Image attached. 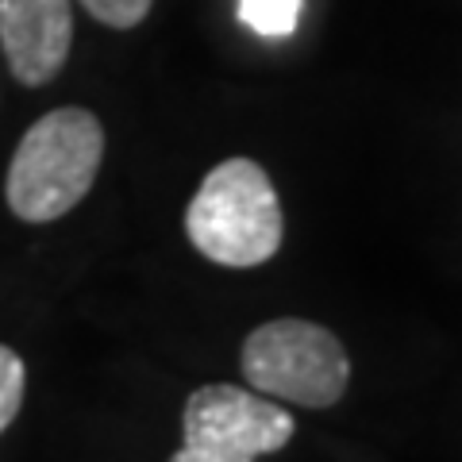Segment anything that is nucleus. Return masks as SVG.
Segmentation results:
<instances>
[{
  "mask_svg": "<svg viewBox=\"0 0 462 462\" xmlns=\"http://www.w3.org/2000/svg\"><path fill=\"white\" fill-rule=\"evenodd\" d=\"M185 236L216 266L251 270L270 263L285 236L270 173L251 158L220 162L185 208Z\"/></svg>",
  "mask_w": 462,
  "mask_h": 462,
  "instance_id": "f03ea898",
  "label": "nucleus"
},
{
  "mask_svg": "<svg viewBox=\"0 0 462 462\" xmlns=\"http://www.w3.org/2000/svg\"><path fill=\"white\" fill-rule=\"evenodd\" d=\"M300 5H305V0H239V20L247 23L254 35L285 39L297 32Z\"/></svg>",
  "mask_w": 462,
  "mask_h": 462,
  "instance_id": "423d86ee",
  "label": "nucleus"
},
{
  "mask_svg": "<svg viewBox=\"0 0 462 462\" xmlns=\"http://www.w3.org/2000/svg\"><path fill=\"white\" fill-rule=\"evenodd\" d=\"M239 366L254 393L300 409H331L351 382V358L336 331L297 316L254 328L243 339Z\"/></svg>",
  "mask_w": 462,
  "mask_h": 462,
  "instance_id": "7ed1b4c3",
  "label": "nucleus"
},
{
  "mask_svg": "<svg viewBox=\"0 0 462 462\" xmlns=\"http://www.w3.org/2000/svg\"><path fill=\"white\" fill-rule=\"evenodd\" d=\"M23 385H27L23 358L12 346L0 343V431H8V424L16 420L23 404Z\"/></svg>",
  "mask_w": 462,
  "mask_h": 462,
  "instance_id": "0eeeda50",
  "label": "nucleus"
},
{
  "mask_svg": "<svg viewBox=\"0 0 462 462\" xmlns=\"http://www.w3.org/2000/svg\"><path fill=\"white\" fill-rule=\"evenodd\" d=\"M154 0H81V8L89 12L97 23L112 27V32H132L147 20Z\"/></svg>",
  "mask_w": 462,
  "mask_h": 462,
  "instance_id": "6e6552de",
  "label": "nucleus"
},
{
  "mask_svg": "<svg viewBox=\"0 0 462 462\" xmlns=\"http://www.w3.org/2000/svg\"><path fill=\"white\" fill-rule=\"evenodd\" d=\"M74 47L69 0H0V51L27 89L51 85Z\"/></svg>",
  "mask_w": 462,
  "mask_h": 462,
  "instance_id": "39448f33",
  "label": "nucleus"
},
{
  "mask_svg": "<svg viewBox=\"0 0 462 462\" xmlns=\"http://www.w3.org/2000/svg\"><path fill=\"white\" fill-rule=\"evenodd\" d=\"M105 162V127L89 108H54L27 127L5 173V200L23 224L74 212Z\"/></svg>",
  "mask_w": 462,
  "mask_h": 462,
  "instance_id": "f257e3e1",
  "label": "nucleus"
},
{
  "mask_svg": "<svg viewBox=\"0 0 462 462\" xmlns=\"http://www.w3.org/2000/svg\"><path fill=\"white\" fill-rule=\"evenodd\" d=\"M185 443L170 462H254L293 439V412L243 385H200L181 412Z\"/></svg>",
  "mask_w": 462,
  "mask_h": 462,
  "instance_id": "20e7f679",
  "label": "nucleus"
}]
</instances>
